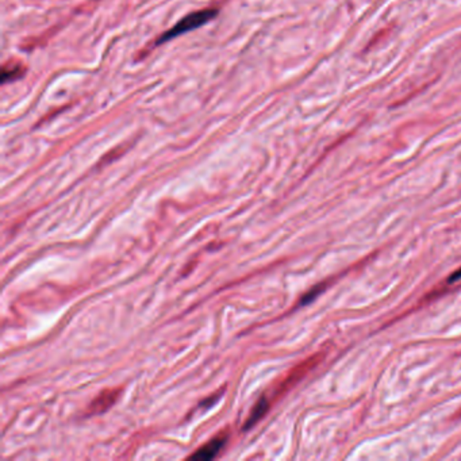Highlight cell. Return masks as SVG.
Here are the masks:
<instances>
[{"label":"cell","mask_w":461,"mask_h":461,"mask_svg":"<svg viewBox=\"0 0 461 461\" xmlns=\"http://www.w3.org/2000/svg\"><path fill=\"white\" fill-rule=\"evenodd\" d=\"M216 15H218V10H215V8H209V10H202V11L193 13V14L184 17L183 20H179L171 30L165 32L160 39H157L156 45H161V43L176 39L181 34H186L188 32H193L195 29H199L203 25H206L207 22L214 20Z\"/></svg>","instance_id":"obj_1"},{"label":"cell","mask_w":461,"mask_h":461,"mask_svg":"<svg viewBox=\"0 0 461 461\" xmlns=\"http://www.w3.org/2000/svg\"><path fill=\"white\" fill-rule=\"evenodd\" d=\"M228 439H229V432L223 430L216 437H214L212 441L207 442L206 445L199 448L193 456H190V459H193V460H212L219 453V450L225 446V443L228 442Z\"/></svg>","instance_id":"obj_2"},{"label":"cell","mask_w":461,"mask_h":461,"mask_svg":"<svg viewBox=\"0 0 461 461\" xmlns=\"http://www.w3.org/2000/svg\"><path fill=\"white\" fill-rule=\"evenodd\" d=\"M118 397H119V388L103 391L92 401V404H90V414L104 413L106 410H109L113 404H116Z\"/></svg>","instance_id":"obj_3"},{"label":"cell","mask_w":461,"mask_h":461,"mask_svg":"<svg viewBox=\"0 0 461 461\" xmlns=\"http://www.w3.org/2000/svg\"><path fill=\"white\" fill-rule=\"evenodd\" d=\"M268 398H266V397L260 398L259 402L254 404V407H253V410H252V413H250L249 418H248V421H247L245 426H244V430H248V429L252 427V426L257 422L259 420H261L263 415L268 411Z\"/></svg>","instance_id":"obj_4"},{"label":"cell","mask_w":461,"mask_h":461,"mask_svg":"<svg viewBox=\"0 0 461 461\" xmlns=\"http://www.w3.org/2000/svg\"><path fill=\"white\" fill-rule=\"evenodd\" d=\"M321 292V289H312L310 294H308L305 298H303V301H302V305H308V302H311L318 294Z\"/></svg>","instance_id":"obj_5"},{"label":"cell","mask_w":461,"mask_h":461,"mask_svg":"<svg viewBox=\"0 0 461 461\" xmlns=\"http://www.w3.org/2000/svg\"><path fill=\"white\" fill-rule=\"evenodd\" d=\"M459 280H461V269L460 270H457V272H455V273L448 279L449 283H455V282H459Z\"/></svg>","instance_id":"obj_6"}]
</instances>
